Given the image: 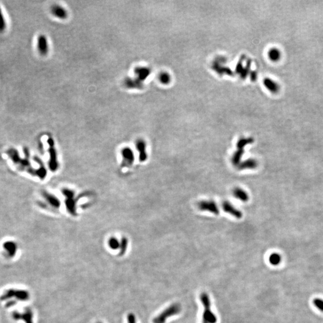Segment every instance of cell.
Masks as SVG:
<instances>
[{"label": "cell", "instance_id": "6da1fadb", "mask_svg": "<svg viewBox=\"0 0 323 323\" xmlns=\"http://www.w3.org/2000/svg\"><path fill=\"white\" fill-rule=\"evenodd\" d=\"M200 300L204 306L203 314V323H216L217 320L216 315L211 312L209 296L206 293H202L200 296Z\"/></svg>", "mask_w": 323, "mask_h": 323}, {"label": "cell", "instance_id": "7a4b0ae2", "mask_svg": "<svg viewBox=\"0 0 323 323\" xmlns=\"http://www.w3.org/2000/svg\"><path fill=\"white\" fill-rule=\"evenodd\" d=\"M180 311L181 306L179 304H172L156 317L153 320V323H165L168 318L179 314Z\"/></svg>", "mask_w": 323, "mask_h": 323}, {"label": "cell", "instance_id": "3957f363", "mask_svg": "<svg viewBox=\"0 0 323 323\" xmlns=\"http://www.w3.org/2000/svg\"><path fill=\"white\" fill-rule=\"evenodd\" d=\"M198 208L202 211H208L216 215H218L220 212L217 203L212 200H201L198 203Z\"/></svg>", "mask_w": 323, "mask_h": 323}, {"label": "cell", "instance_id": "277c9868", "mask_svg": "<svg viewBox=\"0 0 323 323\" xmlns=\"http://www.w3.org/2000/svg\"><path fill=\"white\" fill-rule=\"evenodd\" d=\"M222 208L224 212L237 219H241L242 217V212L228 201L225 200L222 203Z\"/></svg>", "mask_w": 323, "mask_h": 323}, {"label": "cell", "instance_id": "5b68a950", "mask_svg": "<svg viewBox=\"0 0 323 323\" xmlns=\"http://www.w3.org/2000/svg\"><path fill=\"white\" fill-rule=\"evenodd\" d=\"M37 49L39 53L46 56L48 52V43L47 37L44 35H40L37 39Z\"/></svg>", "mask_w": 323, "mask_h": 323}, {"label": "cell", "instance_id": "8992f818", "mask_svg": "<svg viewBox=\"0 0 323 323\" xmlns=\"http://www.w3.org/2000/svg\"><path fill=\"white\" fill-rule=\"evenodd\" d=\"M51 13L56 18L61 20L67 19L68 16L67 10L59 4H54L51 7Z\"/></svg>", "mask_w": 323, "mask_h": 323}, {"label": "cell", "instance_id": "52a82bcc", "mask_svg": "<svg viewBox=\"0 0 323 323\" xmlns=\"http://www.w3.org/2000/svg\"><path fill=\"white\" fill-rule=\"evenodd\" d=\"M135 78L143 82L151 74V69L146 67H137L134 69Z\"/></svg>", "mask_w": 323, "mask_h": 323}, {"label": "cell", "instance_id": "ba28073f", "mask_svg": "<svg viewBox=\"0 0 323 323\" xmlns=\"http://www.w3.org/2000/svg\"><path fill=\"white\" fill-rule=\"evenodd\" d=\"M122 154L124 158L123 166H129L133 164L135 157L133 151L129 147H126L122 151Z\"/></svg>", "mask_w": 323, "mask_h": 323}, {"label": "cell", "instance_id": "9c48e42d", "mask_svg": "<svg viewBox=\"0 0 323 323\" xmlns=\"http://www.w3.org/2000/svg\"><path fill=\"white\" fill-rule=\"evenodd\" d=\"M124 85L130 89H141L143 87V82L136 78L126 77L124 81Z\"/></svg>", "mask_w": 323, "mask_h": 323}, {"label": "cell", "instance_id": "30bf717a", "mask_svg": "<svg viewBox=\"0 0 323 323\" xmlns=\"http://www.w3.org/2000/svg\"><path fill=\"white\" fill-rule=\"evenodd\" d=\"M48 143L50 145V168L52 171H55L57 168V154L55 150L53 148L54 142L52 138H49L48 140Z\"/></svg>", "mask_w": 323, "mask_h": 323}, {"label": "cell", "instance_id": "8fae6325", "mask_svg": "<svg viewBox=\"0 0 323 323\" xmlns=\"http://www.w3.org/2000/svg\"><path fill=\"white\" fill-rule=\"evenodd\" d=\"M263 85L266 89L272 94H276L280 90L279 85L272 78H265L263 80Z\"/></svg>", "mask_w": 323, "mask_h": 323}, {"label": "cell", "instance_id": "7c38bea8", "mask_svg": "<svg viewBox=\"0 0 323 323\" xmlns=\"http://www.w3.org/2000/svg\"><path fill=\"white\" fill-rule=\"evenodd\" d=\"M136 148L139 152V159L141 162L145 161L147 159L146 144L143 140H138L136 142Z\"/></svg>", "mask_w": 323, "mask_h": 323}, {"label": "cell", "instance_id": "4fadbf2b", "mask_svg": "<svg viewBox=\"0 0 323 323\" xmlns=\"http://www.w3.org/2000/svg\"><path fill=\"white\" fill-rule=\"evenodd\" d=\"M258 166V162L254 159H248L243 162H241L238 166L239 170H254Z\"/></svg>", "mask_w": 323, "mask_h": 323}, {"label": "cell", "instance_id": "5bb4252c", "mask_svg": "<svg viewBox=\"0 0 323 323\" xmlns=\"http://www.w3.org/2000/svg\"><path fill=\"white\" fill-rule=\"evenodd\" d=\"M233 195L235 198L243 202H246L249 199V196L247 191L239 187L233 189Z\"/></svg>", "mask_w": 323, "mask_h": 323}, {"label": "cell", "instance_id": "9a60e30c", "mask_svg": "<svg viewBox=\"0 0 323 323\" xmlns=\"http://www.w3.org/2000/svg\"><path fill=\"white\" fill-rule=\"evenodd\" d=\"M43 196L45 198V200L48 202V203L53 207L58 208L61 205V202H59V199H57L56 196L54 195L50 194L46 191H44L43 193Z\"/></svg>", "mask_w": 323, "mask_h": 323}, {"label": "cell", "instance_id": "2e32d148", "mask_svg": "<svg viewBox=\"0 0 323 323\" xmlns=\"http://www.w3.org/2000/svg\"><path fill=\"white\" fill-rule=\"evenodd\" d=\"M267 56L271 61L278 62L281 58V52L278 48H271L267 52Z\"/></svg>", "mask_w": 323, "mask_h": 323}, {"label": "cell", "instance_id": "e0dca14e", "mask_svg": "<svg viewBox=\"0 0 323 323\" xmlns=\"http://www.w3.org/2000/svg\"><path fill=\"white\" fill-rule=\"evenodd\" d=\"M244 149H238L235 152L233 153L231 158L232 163L234 166H238L241 163V159L244 155Z\"/></svg>", "mask_w": 323, "mask_h": 323}, {"label": "cell", "instance_id": "ac0fdd59", "mask_svg": "<svg viewBox=\"0 0 323 323\" xmlns=\"http://www.w3.org/2000/svg\"><path fill=\"white\" fill-rule=\"evenodd\" d=\"M254 143V139L253 138H242L238 140L237 143V147L238 149H244L245 146Z\"/></svg>", "mask_w": 323, "mask_h": 323}, {"label": "cell", "instance_id": "d6986e66", "mask_svg": "<svg viewBox=\"0 0 323 323\" xmlns=\"http://www.w3.org/2000/svg\"><path fill=\"white\" fill-rule=\"evenodd\" d=\"M4 248L10 256H13L16 251V245L13 242H7L4 244Z\"/></svg>", "mask_w": 323, "mask_h": 323}, {"label": "cell", "instance_id": "ffe728a7", "mask_svg": "<svg viewBox=\"0 0 323 323\" xmlns=\"http://www.w3.org/2000/svg\"><path fill=\"white\" fill-rule=\"evenodd\" d=\"M159 80L163 85H168L171 82V75L167 72H162L159 75Z\"/></svg>", "mask_w": 323, "mask_h": 323}, {"label": "cell", "instance_id": "44dd1931", "mask_svg": "<svg viewBox=\"0 0 323 323\" xmlns=\"http://www.w3.org/2000/svg\"><path fill=\"white\" fill-rule=\"evenodd\" d=\"M269 263L274 266L278 265L281 262V256L278 253H272L269 257Z\"/></svg>", "mask_w": 323, "mask_h": 323}, {"label": "cell", "instance_id": "7402d4cb", "mask_svg": "<svg viewBox=\"0 0 323 323\" xmlns=\"http://www.w3.org/2000/svg\"><path fill=\"white\" fill-rule=\"evenodd\" d=\"M128 239L126 238H123L121 240L120 245V253L119 254L120 256L124 255L126 251L127 248H128Z\"/></svg>", "mask_w": 323, "mask_h": 323}, {"label": "cell", "instance_id": "603a6c76", "mask_svg": "<svg viewBox=\"0 0 323 323\" xmlns=\"http://www.w3.org/2000/svg\"><path fill=\"white\" fill-rule=\"evenodd\" d=\"M120 243L115 238H111L108 241V245L112 250H117L120 248Z\"/></svg>", "mask_w": 323, "mask_h": 323}, {"label": "cell", "instance_id": "cb8c5ba5", "mask_svg": "<svg viewBox=\"0 0 323 323\" xmlns=\"http://www.w3.org/2000/svg\"><path fill=\"white\" fill-rule=\"evenodd\" d=\"M19 317H21L22 318V319H23L26 323H32V313L31 311H27L25 314H23L22 315H18Z\"/></svg>", "mask_w": 323, "mask_h": 323}, {"label": "cell", "instance_id": "d4e9b609", "mask_svg": "<svg viewBox=\"0 0 323 323\" xmlns=\"http://www.w3.org/2000/svg\"><path fill=\"white\" fill-rule=\"evenodd\" d=\"M6 29V20L2 13V10L0 7V32H3Z\"/></svg>", "mask_w": 323, "mask_h": 323}, {"label": "cell", "instance_id": "484cf974", "mask_svg": "<svg viewBox=\"0 0 323 323\" xmlns=\"http://www.w3.org/2000/svg\"><path fill=\"white\" fill-rule=\"evenodd\" d=\"M315 306L320 311L323 312V300L321 299L316 298L313 301Z\"/></svg>", "mask_w": 323, "mask_h": 323}, {"label": "cell", "instance_id": "4316f807", "mask_svg": "<svg viewBox=\"0 0 323 323\" xmlns=\"http://www.w3.org/2000/svg\"><path fill=\"white\" fill-rule=\"evenodd\" d=\"M128 323H136L134 314H129L128 315Z\"/></svg>", "mask_w": 323, "mask_h": 323}, {"label": "cell", "instance_id": "83f0119b", "mask_svg": "<svg viewBox=\"0 0 323 323\" xmlns=\"http://www.w3.org/2000/svg\"></svg>", "mask_w": 323, "mask_h": 323}]
</instances>
